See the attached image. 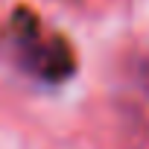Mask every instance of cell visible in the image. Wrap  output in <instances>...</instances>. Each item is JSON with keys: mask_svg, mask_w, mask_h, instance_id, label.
Wrapping results in <instances>:
<instances>
[{"mask_svg": "<svg viewBox=\"0 0 149 149\" xmlns=\"http://www.w3.org/2000/svg\"><path fill=\"white\" fill-rule=\"evenodd\" d=\"M12 47L18 64L44 82H61L73 73V50L67 41L44 32L29 9H18L12 18Z\"/></svg>", "mask_w": 149, "mask_h": 149, "instance_id": "obj_1", "label": "cell"}]
</instances>
